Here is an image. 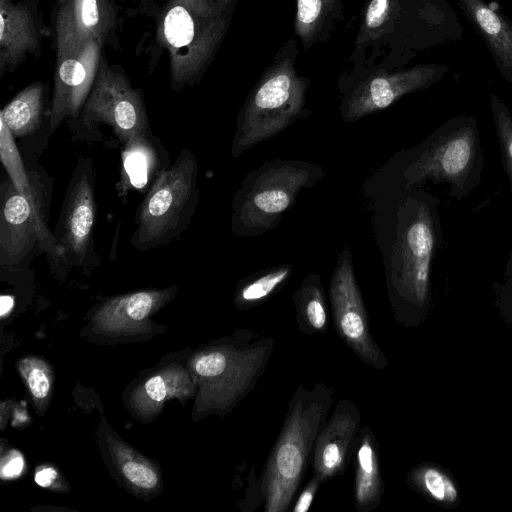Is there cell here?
I'll use <instances>...</instances> for the list:
<instances>
[{
	"mask_svg": "<svg viewBox=\"0 0 512 512\" xmlns=\"http://www.w3.org/2000/svg\"><path fill=\"white\" fill-rule=\"evenodd\" d=\"M372 226L381 254L389 302L397 318L428 299L437 242L432 198L418 186H404L379 170L366 181Z\"/></svg>",
	"mask_w": 512,
	"mask_h": 512,
	"instance_id": "6da1fadb",
	"label": "cell"
},
{
	"mask_svg": "<svg viewBox=\"0 0 512 512\" xmlns=\"http://www.w3.org/2000/svg\"><path fill=\"white\" fill-rule=\"evenodd\" d=\"M239 0H165L155 42L168 57L171 89L199 83L222 44Z\"/></svg>",
	"mask_w": 512,
	"mask_h": 512,
	"instance_id": "7a4b0ae2",
	"label": "cell"
},
{
	"mask_svg": "<svg viewBox=\"0 0 512 512\" xmlns=\"http://www.w3.org/2000/svg\"><path fill=\"white\" fill-rule=\"evenodd\" d=\"M333 392L323 383L299 386L260 479L265 512H286L313 458L317 436L333 405Z\"/></svg>",
	"mask_w": 512,
	"mask_h": 512,
	"instance_id": "3957f363",
	"label": "cell"
},
{
	"mask_svg": "<svg viewBox=\"0 0 512 512\" xmlns=\"http://www.w3.org/2000/svg\"><path fill=\"white\" fill-rule=\"evenodd\" d=\"M298 54L297 40L288 39L248 93L236 119L233 158L311 114L306 107L310 79L297 69Z\"/></svg>",
	"mask_w": 512,
	"mask_h": 512,
	"instance_id": "277c9868",
	"label": "cell"
},
{
	"mask_svg": "<svg viewBox=\"0 0 512 512\" xmlns=\"http://www.w3.org/2000/svg\"><path fill=\"white\" fill-rule=\"evenodd\" d=\"M483 154L480 133L472 118L454 119L412 150L393 156L379 169L404 186L426 181L450 185V195L462 199L481 179Z\"/></svg>",
	"mask_w": 512,
	"mask_h": 512,
	"instance_id": "5b68a950",
	"label": "cell"
},
{
	"mask_svg": "<svg viewBox=\"0 0 512 512\" xmlns=\"http://www.w3.org/2000/svg\"><path fill=\"white\" fill-rule=\"evenodd\" d=\"M319 164L303 160L265 161L242 180L231 206V231L237 237H258L276 228L301 190L324 178Z\"/></svg>",
	"mask_w": 512,
	"mask_h": 512,
	"instance_id": "8992f818",
	"label": "cell"
},
{
	"mask_svg": "<svg viewBox=\"0 0 512 512\" xmlns=\"http://www.w3.org/2000/svg\"><path fill=\"white\" fill-rule=\"evenodd\" d=\"M199 201L198 163L183 148L175 162L153 181L135 217L131 246L147 251L168 244L191 222Z\"/></svg>",
	"mask_w": 512,
	"mask_h": 512,
	"instance_id": "52a82bcc",
	"label": "cell"
},
{
	"mask_svg": "<svg viewBox=\"0 0 512 512\" xmlns=\"http://www.w3.org/2000/svg\"><path fill=\"white\" fill-rule=\"evenodd\" d=\"M81 132L108 125L124 146L152 135L143 94L134 88L123 68L100 60L90 94L77 119Z\"/></svg>",
	"mask_w": 512,
	"mask_h": 512,
	"instance_id": "ba28073f",
	"label": "cell"
},
{
	"mask_svg": "<svg viewBox=\"0 0 512 512\" xmlns=\"http://www.w3.org/2000/svg\"><path fill=\"white\" fill-rule=\"evenodd\" d=\"M56 48L54 87L49 110L52 134L65 120L79 116L92 89L104 46L94 38L81 37L68 26L53 21Z\"/></svg>",
	"mask_w": 512,
	"mask_h": 512,
	"instance_id": "9c48e42d",
	"label": "cell"
},
{
	"mask_svg": "<svg viewBox=\"0 0 512 512\" xmlns=\"http://www.w3.org/2000/svg\"><path fill=\"white\" fill-rule=\"evenodd\" d=\"M443 73L440 67L346 70L338 78L339 112L345 123L387 109L403 96L427 88Z\"/></svg>",
	"mask_w": 512,
	"mask_h": 512,
	"instance_id": "30bf717a",
	"label": "cell"
},
{
	"mask_svg": "<svg viewBox=\"0 0 512 512\" xmlns=\"http://www.w3.org/2000/svg\"><path fill=\"white\" fill-rule=\"evenodd\" d=\"M328 292L338 336L362 362L377 370L386 368L388 360L370 331L365 302L347 245L337 255Z\"/></svg>",
	"mask_w": 512,
	"mask_h": 512,
	"instance_id": "8fae6325",
	"label": "cell"
},
{
	"mask_svg": "<svg viewBox=\"0 0 512 512\" xmlns=\"http://www.w3.org/2000/svg\"><path fill=\"white\" fill-rule=\"evenodd\" d=\"M40 245L50 264L64 262V249L50 232L43 213L35 209L9 180L1 187L0 264L16 268L24 264L35 244Z\"/></svg>",
	"mask_w": 512,
	"mask_h": 512,
	"instance_id": "7c38bea8",
	"label": "cell"
},
{
	"mask_svg": "<svg viewBox=\"0 0 512 512\" xmlns=\"http://www.w3.org/2000/svg\"><path fill=\"white\" fill-rule=\"evenodd\" d=\"M94 187L92 161L87 157H79L54 234L64 249V263L84 268L97 264L93 244L97 214Z\"/></svg>",
	"mask_w": 512,
	"mask_h": 512,
	"instance_id": "4fadbf2b",
	"label": "cell"
},
{
	"mask_svg": "<svg viewBox=\"0 0 512 512\" xmlns=\"http://www.w3.org/2000/svg\"><path fill=\"white\" fill-rule=\"evenodd\" d=\"M361 414L355 403L339 400L319 432L313 452V476L321 484L342 475L353 458Z\"/></svg>",
	"mask_w": 512,
	"mask_h": 512,
	"instance_id": "5bb4252c",
	"label": "cell"
},
{
	"mask_svg": "<svg viewBox=\"0 0 512 512\" xmlns=\"http://www.w3.org/2000/svg\"><path fill=\"white\" fill-rule=\"evenodd\" d=\"M39 0H0V76L14 71L28 56H39L46 34Z\"/></svg>",
	"mask_w": 512,
	"mask_h": 512,
	"instance_id": "9a60e30c",
	"label": "cell"
},
{
	"mask_svg": "<svg viewBox=\"0 0 512 512\" xmlns=\"http://www.w3.org/2000/svg\"><path fill=\"white\" fill-rule=\"evenodd\" d=\"M53 21L81 37L94 38L104 47H119L120 20L111 0H56Z\"/></svg>",
	"mask_w": 512,
	"mask_h": 512,
	"instance_id": "2e32d148",
	"label": "cell"
},
{
	"mask_svg": "<svg viewBox=\"0 0 512 512\" xmlns=\"http://www.w3.org/2000/svg\"><path fill=\"white\" fill-rule=\"evenodd\" d=\"M354 501L358 512H370L381 502L384 483L381 475L379 446L373 431L360 429L353 452Z\"/></svg>",
	"mask_w": 512,
	"mask_h": 512,
	"instance_id": "e0dca14e",
	"label": "cell"
},
{
	"mask_svg": "<svg viewBox=\"0 0 512 512\" xmlns=\"http://www.w3.org/2000/svg\"><path fill=\"white\" fill-rule=\"evenodd\" d=\"M343 18L342 0H296L294 33L304 49L328 42Z\"/></svg>",
	"mask_w": 512,
	"mask_h": 512,
	"instance_id": "ac0fdd59",
	"label": "cell"
},
{
	"mask_svg": "<svg viewBox=\"0 0 512 512\" xmlns=\"http://www.w3.org/2000/svg\"><path fill=\"white\" fill-rule=\"evenodd\" d=\"M45 106V86L41 81L31 83L17 93L0 112L14 137H24L36 132L42 124Z\"/></svg>",
	"mask_w": 512,
	"mask_h": 512,
	"instance_id": "d6986e66",
	"label": "cell"
},
{
	"mask_svg": "<svg viewBox=\"0 0 512 512\" xmlns=\"http://www.w3.org/2000/svg\"><path fill=\"white\" fill-rule=\"evenodd\" d=\"M298 329L305 335L323 334L328 326V311L321 278L307 275L292 297Z\"/></svg>",
	"mask_w": 512,
	"mask_h": 512,
	"instance_id": "ffe728a7",
	"label": "cell"
},
{
	"mask_svg": "<svg viewBox=\"0 0 512 512\" xmlns=\"http://www.w3.org/2000/svg\"><path fill=\"white\" fill-rule=\"evenodd\" d=\"M291 264H281L257 271L242 279L235 293V305L239 310H249L272 297L290 279Z\"/></svg>",
	"mask_w": 512,
	"mask_h": 512,
	"instance_id": "44dd1931",
	"label": "cell"
},
{
	"mask_svg": "<svg viewBox=\"0 0 512 512\" xmlns=\"http://www.w3.org/2000/svg\"><path fill=\"white\" fill-rule=\"evenodd\" d=\"M501 63L512 71V27L481 0H462Z\"/></svg>",
	"mask_w": 512,
	"mask_h": 512,
	"instance_id": "7402d4cb",
	"label": "cell"
},
{
	"mask_svg": "<svg viewBox=\"0 0 512 512\" xmlns=\"http://www.w3.org/2000/svg\"><path fill=\"white\" fill-rule=\"evenodd\" d=\"M160 146L158 139L153 135L124 146L122 182L128 179L136 188H142L148 182V178H152L150 170L167 169L151 165L159 160L157 148Z\"/></svg>",
	"mask_w": 512,
	"mask_h": 512,
	"instance_id": "603a6c76",
	"label": "cell"
},
{
	"mask_svg": "<svg viewBox=\"0 0 512 512\" xmlns=\"http://www.w3.org/2000/svg\"><path fill=\"white\" fill-rule=\"evenodd\" d=\"M171 294V290H151L139 291L127 295L117 297L109 301L101 311V315L106 317H124L130 321H142L153 310L167 300Z\"/></svg>",
	"mask_w": 512,
	"mask_h": 512,
	"instance_id": "cb8c5ba5",
	"label": "cell"
},
{
	"mask_svg": "<svg viewBox=\"0 0 512 512\" xmlns=\"http://www.w3.org/2000/svg\"><path fill=\"white\" fill-rule=\"evenodd\" d=\"M410 481L425 494L439 502H454L458 492L456 486L443 472L422 466L411 472Z\"/></svg>",
	"mask_w": 512,
	"mask_h": 512,
	"instance_id": "d4e9b609",
	"label": "cell"
},
{
	"mask_svg": "<svg viewBox=\"0 0 512 512\" xmlns=\"http://www.w3.org/2000/svg\"><path fill=\"white\" fill-rule=\"evenodd\" d=\"M491 107L503 167L508 176L512 191V116L503 102L495 95L491 97Z\"/></svg>",
	"mask_w": 512,
	"mask_h": 512,
	"instance_id": "484cf974",
	"label": "cell"
},
{
	"mask_svg": "<svg viewBox=\"0 0 512 512\" xmlns=\"http://www.w3.org/2000/svg\"><path fill=\"white\" fill-rule=\"evenodd\" d=\"M124 476L135 486L145 489L154 488L158 482L157 474L147 465L130 461L123 465Z\"/></svg>",
	"mask_w": 512,
	"mask_h": 512,
	"instance_id": "4316f807",
	"label": "cell"
},
{
	"mask_svg": "<svg viewBox=\"0 0 512 512\" xmlns=\"http://www.w3.org/2000/svg\"><path fill=\"white\" fill-rule=\"evenodd\" d=\"M25 378L31 394L36 399L45 398L50 389V381L46 371L40 366H32L25 373Z\"/></svg>",
	"mask_w": 512,
	"mask_h": 512,
	"instance_id": "83f0119b",
	"label": "cell"
},
{
	"mask_svg": "<svg viewBox=\"0 0 512 512\" xmlns=\"http://www.w3.org/2000/svg\"><path fill=\"white\" fill-rule=\"evenodd\" d=\"M321 482L312 476L309 483L300 492L297 500L292 508L293 512H307L315 498V494L320 486Z\"/></svg>",
	"mask_w": 512,
	"mask_h": 512,
	"instance_id": "f1b7e54d",
	"label": "cell"
},
{
	"mask_svg": "<svg viewBox=\"0 0 512 512\" xmlns=\"http://www.w3.org/2000/svg\"><path fill=\"white\" fill-rule=\"evenodd\" d=\"M146 396L155 402H161L169 393L165 379L160 376H154L148 379L144 386Z\"/></svg>",
	"mask_w": 512,
	"mask_h": 512,
	"instance_id": "f546056e",
	"label": "cell"
},
{
	"mask_svg": "<svg viewBox=\"0 0 512 512\" xmlns=\"http://www.w3.org/2000/svg\"><path fill=\"white\" fill-rule=\"evenodd\" d=\"M24 467L22 456L18 452H11L2 462L1 474L3 477L12 478L21 473Z\"/></svg>",
	"mask_w": 512,
	"mask_h": 512,
	"instance_id": "4dcf8cb0",
	"label": "cell"
},
{
	"mask_svg": "<svg viewBox=\"0 0 512 512\" xmlns=\"http://www.w3.org/2000/svg\"><path fill=\"white\" fill-rule=\"evenodd\" d=\"M57 472L53 468L47 467L39 470L35 475V482L42 486L48 487L56 479Z\"/></svg>",
	"mask_w": 512,
	"mask_h": 512,
	"instance_id": "1f68e13d",
	"label": "cell"
},
{
	"mask_svg": "<svg viewBox=\"0 0 512 512\" xmlns=\"http://www.w3.org/2000/svg\"><path fill=\"white\" fill-rule=\"evenodd\" d=\"M13 299L10 296L1 297V316H4L13 307Z\"/></svg>",
	"mask_w": 512,
	"mask_h": 512,
	"instance_id": "d6a6232c",
	"label": "cell"
},
{
	"mask_svg": "<svg viewBox=\"0 0 512 512\" xmlns=\"http://www.w3.org/2000/svg\"><path fill=\"white\" fill-rule=\"evenodd\" d=\"M123 1H136V0H123Z\"/></svg>",
	"mask_w": 512,
	"mask_h": 512,
	"instance_id": "836d02e7",
	"label": "cell"
}]
</instances>
